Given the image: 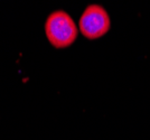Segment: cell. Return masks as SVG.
<instances>
[{"mask_svg": "<svg viewBox=\"0 0 150 140\" xmlns=\"http://www.w3.org/2000/svg\"><path fill=\"white\" fill-rule=\"evenodd\" d=\"M75 21L64 10L53 11L45 23V35L53 47L57 49L67 48L77 38Z\"/></svg>", "mask_w": 150, "mask_h": 140, "instance_id": "cell-1", "label": "cell"}, {"mask_svg": "<svg viewBox=\"0 0 150 140\" xmlns=\"http://www.w3.org/2000/svg\"><path fill=\"white\" fill-rule=\"evenodd\" d=\"M111 19L105 9L100 5H88L79 20V28L86 39L101 38L110 30Z\"/></svg>", "mask_w": 150, "mask_h": 140, "instance_id": "cell-2", "label": "cell"}]
</instances>
